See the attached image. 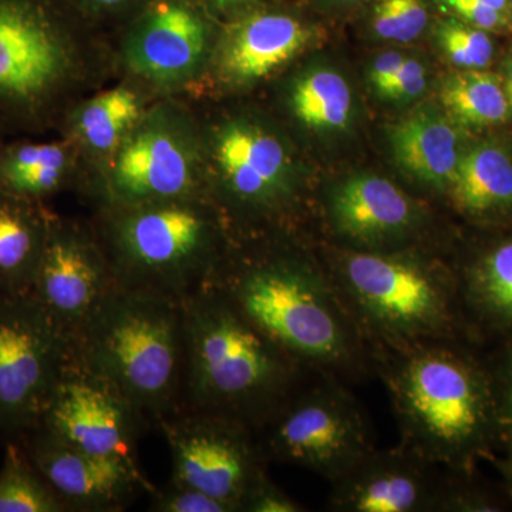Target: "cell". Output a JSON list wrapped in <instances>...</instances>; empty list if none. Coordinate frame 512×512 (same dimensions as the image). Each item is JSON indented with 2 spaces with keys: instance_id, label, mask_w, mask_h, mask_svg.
<instances>
[{
  "instance_id": "10",
  "label": "cell",
  "mask_w": 512,
  "mask_h": 512,
  "mask_svg": "<svg viewBox=\"0 0 512 512\" xmlns=\"http://www.w3.org/2000/svg\"><path fill=\"white\" fill-rule=\"evenodd\" d=\"M220 29L197 0H144L109 37L114 76L157 99L187 97L207 72Z\"/></svg>"
},
{
  "instance_id": "41",
  "label": "cell",
  "mask_w": 512,
  "mask_h": 512,
  "mask_svg": "<svg viewBox=\"0 0 512 512\" xmlns=\"http://www.w3.org/2000/svg\"><path fill=\"white\" fill-rule=\"evenodd\" d=\"M498 468H500L501 474H503L508 487H510L512 491V448L510 450V456L501 460L500 463H498Z\"/></svg>"
},
{
  "instance_id": "14",
  "label": "cell",
  "mask_w": 512,
  "mask_h": 512,
  "mask_svg": "<svg viewBox=\"0 0 512 512\" xmlns=\"http://www.w3.org/2000/svg\"><path fill=\"white\" fill-rule=\"evenodd\" d=\"M157 426L170 448L171 480L242 512L249 488L265 473L248 424L224 414L181 409Z\"/></svg>"
},
{
  "instance_id": "24",
  "label": "cell",
  "mask_w": 512,
  "mask_h": 512,
  "mask_svg": "<svg viewBox=\"0 0 512 512\" xmlns=\"http://www.w3.org/2000/svg\"><path fill=\"white\" fill-rule=\"evenodd\" d=\"M461 214L478 222L512 215V156L497 141H481L464 150L447 191Z\"/></svg>"
},
{
  "instance_id": "38",
  "label": "cell",
  "mask_w": 512,
  "mask_h": 512,
  "mask_svg": "<svg viewBox=\"0 0 512 512\" xmlns=\"http://www.w3.org/2000/svg\"><path fill=\"white\" fill-rule=\"evenodd\" d=\"M404 60H406V56L402 53L383 52L370 63L367 77H369V83L372 84L373 89L380 97H382L384 90L387 89L394 76L402 69Z\"/></svg>"
},
{
  "instance_id": "7",
  "label": "cell",
  "mask_w": 512,
  "mask_h": 512,
  "mask_svg": "<svg viewBox=\"0 0 512 512\" xmlns=\"http://www.w3.org/2000/svg\"><path fill=\"white\" fill-rule=\"evenodd\" d=\"M74 355L113 384L148 421L183 409V306L116 286L74 336Z\"/></svg>"
},
{
  "instance_id": "17",
  "label": "cell",
  "mask_w": 512,
  "mask_h": 512,
  "mask_svg": "<svg viewBox=\"0 0 512 512\" xmlns=\"http://www.w3.org/2000/svg\"><path fill=\"white\" fill-rule=\"evenodd\" d=\"M16 441L69 512L123 511L138 494L154 491L137 463L87 453L42 429Z\"/></svg>"
},
{
  "instance_id": "11",
  "label": "cell",
  "mask_w": 512,
  "mask_h": 512,
  "mask_svg": "<svg viewBox=\"0 0 512 512\" xmlns=\"http://www.w3.org/2000/svg\"><path fill=\"white\" fill-rule=\"evenodd\" d=\"M72 335L33 293L0 296V436L19 440L37 429L64 366Z\"/></svg>"
},
{
  "instance_id": "22",
  "label": "cell",
  "mask_w": 512,
  "mask_h": 512,
  "mask_svg": "<svg viewBox=\"0 0 512 512\" xmlns=\"http://www.w3.org/2000/svg\"><path fill=\"white\" fill-rule=\"evenodd\" d=\"M461 130L447 114L426 106L390 124L387 137L394 161L404 173L447 192L466 150Z\"/></svg>"
},
{
  "instance_id": "9",
  "label": "cell",
  "mask_w": 512,
  "mask_h": 512,
  "mask_svg": "<svg viewBox=\"0 0 512 512\" xmlns=\"http://www.w3.org/2000/svg\"><path fill=\"white\" fill-rule=\"evenodd\" d=\"M205 194L200 119L191 100L164 97L138 121L89 201L138 205Z\"/></svg>"
},
{
  "instance_id": "1",
  "label": "cell",
  "mask_w": 512,
  "mask_h": 512,
  "mask_svg": "<svg viewBox=\"0 0 512 512\" xmlns=\"http://www.w3.org/2000/svg\"><path fill=\"white\" fill-rule=\"evenodd\" d=\"M116 80L109 36L60 0H0V127L56 131L66 110Z\"/></svg>"
},
{
  "instance_id": "19",
  "label": "cell",
  "mask_w": 512,
  "mask_h": 512,
  "mask_svg": "<svg viewBox=\"0 0 512 512\" xmlns=\"http://www.w3.org/2000/svg\"><path fill=\"white\" fill-rule=\"evenodd\" d=\"M328 218L333 231L356 251H393L419 234L426 211L393 181L360 173L330 190Z\"/></svg>"
},
{
  "instance_id": "12",
  "label": "cell",
  "mask_w": 512,
  "mask_h": 512,
  "mask_svg": "<svg viewBox=\"0 0 512 512\" xmlns=\"http://www.w3.org/2000/svg\"><path fill=\"white\" fill-rule=\"evenodd\" d=\"M318 23L285 0L221 25L207 72L185 99L241 100L318 42Z\"/></svg>"
},
{
  "instance_id": "6",
  "label": "cell",
  "mask_w": 512,
  "mask_h": 512,
  "mask_svg": "<svg viewBox=\"0 0 512 512\" xmlns=\"http://www.w3.org/2000/svg\"><path fill=\"white\" fill-rule=\"evenodd\" d=\"M387 384L403 443L436 466L468 471L500 439L493 377L460 350L440 342L402 350Z\"/></svg>"
},
{
  "instance_id": "4",
  "label": "cell",
  "mask_w": 512,
  "mask_h": 512,
  "mask_svg": "<svg viewBox=\"0 0 512 512\" xmlns=\"http://www.w3.org/2000/svg\"><path fill=\"white\" fill-rule=\"evenodd\" d=\"M93 210L90 221L117 285L175 301L212 285L235 244L205 194Z\"/></svg>"
},
{
  "instance_id": "15",
  "label": "cell",
  "mask_w": 512,
  "mask_h": 512,
  "mask_svg": "<svg viewBox=\"0 0 512 512\" xmlns=\"http://www.w3.org/2000/svg\"><path fill=\"white\" fill-rule=\"evenodd\" d=\"M147 421L113 384L84 366L73 350L37 429L87 453L137 463V440Z\"/></svg>"
},
{
  "instance_id": "18",
  "label": "cell",
  "mask_w": 512,
  "mask_h": 512,
  "mask_svg": "<svg viewBox=\"0 0 512 512\" xmlns=\"http://www.w3.org/2000/svg\"><path fill=\"white\" fill-rule=\"evenodd\" d=\"M436 464L402 444L367 454L333 484L329 507L342 512L437 511L446 485Z\"/></svg>"
},
{
  "instance_id": "29",
  "label": "cell",
  "mask_w": 512,
  "mask_h": 512,
  "mask_svg": "<svg viewBox=\"0 0 512 512\" xmlns=\"http://www.w3.org/2000/svg\"><path fill=\"white\" fill-rule=\"evenodd\" d=\"M433 0H373L366 6L367 28L386 42L419 39L431 22Z\"/></svg>"
},
{
  "instance_id": "23",
  "label": "cell",
  "mask_w": 512,
  "mask_h": 512,
  "mask_svg": "<svg viewBox=\"0 0 512 512\" xmlns=\"http://www.w3.org/2000/svg\"><path fill=\"white\" fill-rule=\"evenodd\" d=\"M52 212L0 187V296L32 293Z\"/></svg>"
},
{
  "instance_id": "28",
  "label": "cell",
  "mask_w": 512,
  "mask_h": 512,
  "mask_svg": "<svg viewBox=\"0 0 512 512\" xmlns=\"http://www.w3.org/2000/svg\"><path fill=\"white\" fill-rule=\"evenodd\" d=\"M0 512H69L19 441H6L0 468Z\"/></svg>"
},
{
  "instance_id": "27",
  "label": "cell",
  "mask_w": 512,
  "mask_h": 512,
  "mask_svg": "<svg viewBox=\"0 0 512 512\" xmlns=\"http://www.w3.org/2000/svg\"><path fill=\"white\" fill-rule=\"evenodd\" d=\"M461 289L484 322L512 332V238L478 256L468 268Z\"/></svg>"
},
{
  "instance_id": "31",
  "label": "cell",
  "mask_w": 512,
  "mask_h": 512,
  "mask_svg": "<svg viewBox=\"0 0 512 512\" xmlns=\"http://www.w3.org/2000/svg\"><path fill=\"white\" fill-rule=\"evenodd\" d=\"M77 18L106 36L127 22L144 0H60Z\"/></svg>"
},
{
  "instance_id": "26",
  "label": "cell",
  "mask_w": 512,
  "mask_h": 512,
  "mask_svg": "<svg viewBox=\"0 0 512 512\" xmlns=\"http://www.w3.org/2000/svg\"><path fill=\"white\" fill-rule=\"evenodd\" d=\"M440 101L446 114L461 128L498 126L512 110L498 74L485 70H458L441 83Z\"/></svg>"
},
{
  "instance_id": "20",
  "label": "cell",
  "mask_w": 512,
  "mask_h": 512,
  "mask_svg": "<svg viewBox=\"0 0 512 512\" xmlns=\"http://www.w3.org/2000/svg\"><path fill=\"white\" fill-rule=\"evenodd\" d=\"M156 100V96L138 84L116 79L77 100L63 114L56 133L73 143L89 170L86 200L128 134Z\"/></svg>"
},
{
  "instance_id": "21",
  "label": "cell",
  "mask_w": 512,
  "mask_h": 512,
  "mask_svg": "<svg viewBox=\"0 0 512 512\" xmlns=\"http://www.w3.org/2000/svg\"><path fill=\"white\" fill-rule=\"evenodd\" d=\"M0 187L47 204L64 192L86 198L90 174L79 150L67 138L33 140L18 136L0 140Z\"/></svg>"
},
{
  "instance_id": "39",
  "label": "cell",
  "mask_w": 512,
  "mask_h": 512,
  "mask_svg": "<svg viewBox=\"0 0 512 512\" xmlns=\"http://www.w3.org/2000/svg\"><path fill=\"white\" fill-rule=\"evenodd\" d=\"M305 2L315 12L342 16L365 9L373 0H305Z\"/></svg>"
},
{
  "instance_id": "37",
  "label": "cell",
  "mask_w": 512,
  "mask_h": 512,
  "mask_svg": "<svg viewBox=\"0 0 512 512\" xmlns=\"http://www.w3.org/2000/svg\"><path fill=\"white\" fill-rule=\"evenodd\" d=\"M197 2L212 19L224 25L279 0H197Z\"/></svg>"
},
{
  "instance_id": "35",
  "label": "cell",
  "mask_w": 512,
  "mask_h": 512,
  "mask_svg": "<svg viewBox=\"0 0 512 512\" xmlns=\"http://www.w3.org/2000/svg\"><path fill=\"white\" fill-rule=\"evenodd\" d=\"M495 402H497L498 433L500 439L512 448V340L505 352L500 375L494 382Z\"/></svg>"
},
{
  "instance_id": "8",
  "label": "cell",
  "mask_w": 512,
  "mask_h": 512,
  "mask_svg": "<svg viewBox=\"0 0 512 512\" xmlns=\"http://www.w3.org/2000/svg\"><path fill=\"white\" fill-rule=\"evenodd\" d=\"M367 333L397 352L441 342L457 326V288L439 266L403 251H349L332 282Z\"/></svg>"
},
{
  "instance_id": "16",
  "label": "cell",
  "mask_w": 512,
  "mask_h": 512,
  "mask_svg": "<svg viewBox=\"0 0 512 512\" xmlns=\"http://www.w3.org/2000/svg\"><path fill=\"white\" fill-rule=\"evenodd\" d=\"M116 286L92 221L53 211L32 291L40 305L74 339Z\"/></svg>"
},
{
  "instance_id": "32",
  "label": "cell",
  "mask_w": 512,
  "mask_h": 512,
  "mask_svg": "<svg viewBox=\"0 0 512 512\" xmlns=\"http://www.w3.org/2000/svg\"><path fill=\"white\" fill-rule=\"evenodd\" d=\"M150 507L154 512H232L227 504L173 480L161 490L151 493Z\"/></svg>"
},
{
  "instance_id": "40",
  "label": "cell",
  "mask_w": 512,
  "mask_h": 512,
  "mask_svg": "<svg viewBox=\"0 0 512 512\" xmlns=\"http://www.w3.org/2000/svg\"><path fill=\"white\" fill-rule=\"evenodd\" d=\"M501 80H503L505 94H507L508 103H510L512 110V56L508 57L504 64V73Z\"/></svg>"
},
{
  "instance_id": "5",
  "label": "cell",
  "mask_w": 512,
  "mask_h": 512,
  "mask_svg": "<svg viewBox=\"0 0 512 512\" xmlns=\"http://www.w3.org/2000/svg\"><path fill=\"white\" fill-rule=\"evenodd\" d=\"M183 409L224 414L245 424L275 416L298 363L249 322L215 285L181 302Z\"/></svg>"
},
{
  "instance_id": "36",
  "label": "cell",
  "mask_w": 512,
  "mask_h": 512,
  "mask_svg": "<svg viewBox=\"0 0 512 512\" xmlns=\"http://www.w3.org/2000/svg\"><path fill=\"white\" fill-rule=\"evenodd\" d=\"M501 505L490 495L474 488L446 485L437 511L446 512H491L501 511Z\"/></svg>"
},
{
  "instance_id": "34",
  "label": "cell",
  "mask_w": 512,
  "mask_h": 512,
  "mask_svg": "<svg viewBox=\"0 0 512 512\" xmlns=\"http://www.w3.org/2000/svg\"><path fill=\"white\" fill-rule=\"evenodd\" d=\"M427 87V69L423 62L406 57L400 72L394 76L382 94L383 99L409 103L419 99Z\"/></svg>"
},
{
  "instance_id": "33",
  "label": "cell",
  "mask_w": 512,
  "mask_h": 512,
  "mask_svg": "<svg viewBox=\"0 0 512 512\" xmlns=\"http://www.w3.org/2000/svg\"><path fill=\"white\" fill-rule=\"evenodd\" d=\"M301 505L276 487L265 473L256 478L242 503V512H299Z\"/></svg>"
},
{
  "instance_id": "30",
  "label": "cell",
  "mask_w": 512,
  "mask_h": 512,
  "mask_svg": "<svg viewBox=\"0 0 512 512\" xmlns=\"http://www.w3.org/2000/svg\"><path fill=\"white\" fill-rule=\"evenodd\" d=\"M433 30L437 45L458 69L485 70L493 62L495 45L491 33L448 15H440Z\"/></svg>"
},
{
  "instance_id": "25",
  "label": "cell",
  "mask_w": 512,
  "mask_h": 512,
  "mask_svg": "<svg viewBox=\"0 0 512 512\" xmlns=\"http://www.w3.org/2000/svg\"><path fill=\"white\" fill-rule=\"evenodd\" d=\"M279 103L289 119L315 134L342 133L352 124L355 97L339 70L308 64L279 86Z\"/></svg>"
},
{
  "instance_id": "13",
  "label": "cell",
  "mask_w": 512,
  "mask_h": 512,
  "mask_svg": "<svg viewBox=\"0 0 512 512\" xmlns=\"http://www.w3.org/2000/svg\"><path fill=\"white\" fill-rule=\"evenodd\" d=\"M275 416L266 441L269 454L330 483L375 450L362 410L340 387H315Z\"/></svg>"
},
{
  "instance_id": "42",
  "label": "cell",
  "mask_w": 512,
  "mask_h": 512,
  "mask_svg": "<svg viewBox=\"0 0 512 512\" xmlns=\"http://www.w3.org/2000/svg\"><path fill=\"white\" fill-rule=\"evenodd\" d=\"M8 136H6V133L5 131L2 130V127H0V140H3V138H6Z\"/></svg>"
},
{
  "instance_id": "2",
  "label": "cell",
  "mask_w": 512,
  "mask_h": 512,
  "mask_svg": "<svg viewBox=\"0 0 512 512\" xmlns=\"http://www.w3.org/2000/svg\"><path fill=\"white\" fill-rule=\"evenodd\" d=\"M191 103L200 119L205 195L235 244L284 239L303 194L302 165L284 127L238 100Z\"/></svg>"
},
{
  "instance_id": "3",
  "label": "cell",
  "mask_w": 512,
  "mask_h": 512,
  "mask_svg": "<svg viewBox=\"0 0 512 512\" xmlns=\"http://www.w3.org/2000/svg\"><path fill=\"white\" fill-rule=\"evenodd\" d=\"M284 241L234 244L212 285L298 365H350L353 320L335 286Z\"/></svg>"
}]
</instances>
